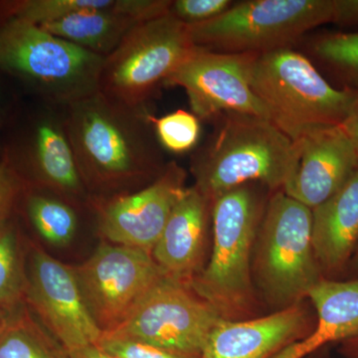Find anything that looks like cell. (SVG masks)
I'll list each match as a JSON object with an SVG mask.
<instances>
[{
	"instance_id": "cell-15",
	"label": "cell",
	"mask_w": 358,
	"mask_h": 358,
	"mask_svg": "<svg viewBox=\"0 0 358 358\" xmlns=\"http://www.w3.org/2000/svg\"><path fill=\"white\" fill-rule=\"evenodd\" d=\"M299 141L298 169L282 192L313 209L352 178L358 169L357 148L341 124L315 129Z\"/></svg>"
},
{
	"instance_id": "cell-33",
	"label": "cell",
	"mask_w": 358,
	"mask_h": 358,
	"mask_svg": "<svg viewBox=\"0 0 358 358\" xmlns=\"http://www.w3.org/2000/svg\"><path fill=\"white\" fill-rule=\"evenodd\" d=\"M343 352L348 358H358V338L345 341Z\"/></svg>"
},
{
	"instance_id": "cell-13",
	"label": "cell",
	"mask_w": 358,
	"mask_h": 358,
	"mask_svg": "<svg viewBox=\"0 0 358 358\" xmlns=\"http://www.w3.org/2000/svg\"><path fill=\"white\" fill-rule=\"evenodd\" d=\"M186 171L176 162L136 192L93 201L96 227L109 243L152 254L169 216L186 190Z\"/></svg>"
},
{
	"instance_id": "cell-21",
	"label": "cell",
	"mask_w": 358,
	"mask_h": 358,
	"mask_svg": "<svg viewBox=\"0 0 358 358\" xmlns=\"http://www.w3.org/2000/svg\"><path fill=\"white\" fill-rule=\"evenodd\" d=\"M80 202L51 190L36 187L26 193L25 212L28 220L44 241L65 246L76 236L80 225Z\"/></svg>"
},
{
	"instance_id": "cell-30",
	"label": "cell",
	"mask_w": 358,
	"mask_h": 358,
	"mask_svg": "<svg viewBox=\"0 0 358 358\" xmlns=\"http://www.w3.org/2000/svg\"><path fill=\"white\" fill-rule=\"evenodd\" d=\"M334 22L358 24V0H334Z\"/></svg>"
},
{
	"instance_id": "cell-8",
	"label": "cell",
	"mask_w": 358,
	"mask_h": 358,
	"mask_svg": "<svg viewBox=\"0 0 358 358\" xmlns=\"http://www.w3.org/2000/svg\"><path fill=\"white\" fill-rule=\"evenodd\" d=\"M195 47L188 26L169 13L140 23L105 58L100 92L115 102L145 109Z\"/></svg>"
},
{
	"instance_id": "cell-19",
	"label": "cell",
	"mask_w": 358,
	"mask_h": 358,
	"mask_svg": "<svg viewBox=\"0 0 358 358\" xmlns=\"http://www.w3.org/2000/svg\"><path fill=\"white\" fill-rule=\"evenodd\" d=\"M317 322L300 341L271 358H305L329 343L358 336V294L341 282L322 279L308 294Z\"/></svg>"
},
{
	"instance_id": "cell-20",
	"label": "cell",
	"mask_w": 358,
	"mask_h": 358,
	"mask_svg": "<svg viewBox=\"0 0 358 358\" xmlns=\"http://www.w3.org/2000/svg\"><path fill=\"white\" fill-rule=\"evenodd\" d=\"M115 4L68 16L50 24L39 26L51 34L67 40L85 50L106 58L122 43L140 21L120 13Z\"/></svg>"
},
{
	"instance_id": "cell-18",
	"label": "cell",
	"mask_w": 358,
	"mask_h": 358,
	"mask_svg": "<svg viewBox=\"0 0 358 358\" xmlns=\"http://www.w3.org/2000/svg\"><path fill=\"white\" fill-rule=\"evenodd\" d=\"M312 212L315 255L322 274H334L350 261L358 241V169L338 192Z\"/></svg>"
},
{
	"instance_id": "cell-34",
	"label": "cell",
	"mask_w": 358,
	"mask_h": 358,
	"mask_svg": "<svg viewBox=\"0 0 358 358\" xmlns=\"http://www.w3.org/2000/svg\"><path fill=\"white\" fill-rule=\"evenodd\" d=\"M15 310H6V308H0V334L3 331L4 327L8 324V320L10 319Z\"/></svg>"
},
{
	"instance_id": "cell-10",
	"label": "cell",
	"mask_w": 358,
	"mask_h": 358,
	"mask_svg": "<svg viewBox=\"0 0 358 358\" xmlns=\"http://www.w3.org/2000/svg\"><path fill=\"white\" fill-rule=\"evenodd\" d=\"M73 268L85 303L103 334L121 324L169 275L148 252L109 242Z\"/></svg>"
},
{
	"instance_id": "cell-2",
	"label": "cell",
	"mask_w": 358,
	"mask_h": 358,
	"mask_svg": "<svg viewBox=\"0 0 358 358\" xmlns=\"http://www.w3.org/2000/svg\"><path fill=\"white\" fill-rule=\"evenodd\" d=\"M223 115L216 133L193 159L195 187L209 202L252 182L284 190L298 169L300 141L263 117Z\"/></svg>"
},
{
	"instance_id": "cell-22",
	"label": "cell",
	"mask_w": 358,
	"mask_h": 358,
	"mask_svg": "<svg viewBox=\"0 0 358 358\" xmlns=\"http://www.w3.org/2000/svg\"><path fill=\"white\" fill-rule=\"evenodd\" d=\"M0 358H70L69 352L29 310H14L0 334Z\"/></svg>"
},
{
	"instance_id": "cell-29",
	"label": "cell",
	"mask_w": 358,
	"mask_h": 358,
	"mask_svg": "<svg viewBox=\"0 0 358 358\" xmlns=\"http://www.w3.org/2000/svg\"><path fill=\"white\" fill-rule=\"evenodd\" d=\"M24 188V180L10 162L2 157L0 159V229L7 224Z\"/></svg>"
},
{
	"instance_id": "cell-9",
	"label": "cell",
	"mask_w": 358,
	"mask_h": 358,
	"mask_svg": "<svg viewBox=\"0 0 358 358\" xmlns=\"http://www.w3.org/2000/svg\"><path fill=\"white\" fill-rule=\"evenodd\" d=\"M188 282L166 275L128 317L106 336L143 341L189 358H199L207 339L222 320Z\"/></svg>"
},
{
	"instance_id": "cell-23",
	"label": "cell",
	"mask_w": 358,
	"mask_h": 358,
	"mask_svg": "<svg viewBox=\"0 0 358 358\" xmlns=\"http://www.w3.org/2000/svg\"><path fill=\"white\" fill-rule=\"evenodd\" d=\"M115 0H20L2 2L3 16L24 20L37 26L50 24L68 16L93 9L109 8Z\"/></svg>"
},
{
	"instance_id": "cell-26",
	"label": "cell",
	"mask_w": 358,
	"mask_h": 358,
	"mask_svg": "<svg viewBox=\"0 0 358 358\" xmlns=\"http://www.w3.org/2000/svg\"><path fill=\"white\" fill-rule=\"evenodd\" d=\"M315 52L326 62L358 79V32L322 37L315 43Z\"/></svg>"
},
{
	"instance_id": "cell-16",
	"label": "cell",
	"mask_w": 358,
	"mask_h": 358,
	"mask_svg": "<svg viewBox=\"0 0 358 358\" xmlns=\"http://www.w3.org/2000/svg\"><path fill=\"white\" fill-rule=\"evenodd\" d=\"M303 303L266 317L222 320L214 327L199 358H271L312 331Z\"/></svg>"
},
{
	"instance_id": "cell-17",
	"label": "cell",
	"mask_w": 358,
	"mask_h": 358,
	"mask_svg": "<svg viewBox=\"0 0 358 358\" xmlns=\"http://www.w3.org/2000/svg\"><path fill=\"white\" fill-rule=\"evenodd\" d=\"M211 205L195 186L174 207L152 258L169 277L188 282L203 268Z\"/></svg>"
},
{
	"instance_id": "cell-25",
	"label": "cell",
	"mask_w": 358,
	"mask_h": 358,
	"mask_svg": "<svg viewBox=\"0 0 358 358\" xmlns=\"http://www.w3.org/2000/svg\"><path fill=\"white\" fill-rule=\"evenodd\" d=\"M160 147L174 154H183L195 147L199 140L200 122L193 113L178 110L162 117L150 115Z\"/></svg>"
},
{
	"instance_id": "cell-32",
	"label": "cell",
	"mask_w": 358,
	"mask_h": 358,
	"mask_svg": "<svg viewBox=\"0 0 358 358\" xmlns=\"http://www.w3.org/2000/svg\"><path fill=\"white\" fill-rule=\"evenodd\" d=\"M70 358H117L98 345H90L69 352Z\"/></svg>"
},
{
	"instance_id": "cell-1",
	"label": "cell",
	"mask_w": 358,
	"mask_h": 358,
	"mask_svg": "<svg viewBox=\"0 0 358 358\" xmlns=\"http://www.w3.org/2000/svg\"><path fill=\"white\" fill-rule=\"evenodd\" d=\"M66 128L92 201L140 190L166 166L148 108L136 109L101 92L64 108Z\"/></svg>"
},
{
	"instance_id": "cell-27",
	"label": "cell",
	"mask_w": 358,
	"mask_h": 358,
	"mask_svg": "<svg viewBox=\"0 0 358 358\" xmlns=\"http://www.w3.org/2000/svg\"><path fill=\"white\" fill-rule=\"evenodd\" d=\"M232 3L230 0H173L169 13L185 25H196L218 17Z\"/></svg>"
},
{
	"instance_id": "cell-28",
	"label": "cell",
	"mask_w": 358,
	"mask_h": 358,
	"mask_svg": "<svg viewBox=\"0 0 358 358\" xmlns=\"http://www.w3.org/2000/svg\"><path fill=\"white\" fill-rule=\"evenodd\" d=\"M117 358H189L167 352L143 341L102 334L96 343Z\"/></svg>"
},
{
	"instance_id": "cell-11",
	"label": "cell",
	"mask_w": 358,
	"mask_h": 358,
	"mask_svg": "<svg viewBox=\"0 0 358 358\" xmlns=\"http://www.w3.org/2000/svg\"><path fill=\"white\" fill-rule=\"evenodd\" d=\"M256 53H225L195 47L167 80L185 90L193 114L212 120L226 114L268 120V110L250 86Z\"/></svg>"
},
{
	"instance_id": "cell-37",
	"label": "cell",
	"mask_w": 358,
	"mask_h": 358,
	"mask_svg": "<svg viewBox=\"0 0 358 358\" xmlns=\"http://www.w3.org/2000/svg\"><path fill=\"white\" fill-rule=\"evenodd\" d=\"M2 6V1H0V6Z\"/></svg>"
},
{
	"instance_id": "cell-14",
	"label": "cell",
	"mask_w": 358,
	"mask_h": 358,
	"mask_svg": "<svg viewBox=\"0 0 358 358\" xmlns=\"http://www.w3.org/2000/svg\"><path fill=\"white\" fill-rule=\"evenodd\" d=\"M29 124L20 148L7 150L3 157L16 171L22 167L35 187L92 204L68 136L64 108L41 101Z\"/></svg>"
},
{
	"instance_id": "cell-7",
	"label": "cell",
	"mask_w": 358,
	"mask_h": 358,
	"mask_svg": "<svg viewBox=\"0 0 358 358\" xmlns=\"http://www.w3.org/2000/svg\"><path fill=\"white\" fill-rule=\"evenodd\" d=\"M334 0H248L218 17L188 26L193 44L225 53H264L334 21Z\"/></svg>"
},
{
	"instance_id": "cell-36",
	"label": "cell",
	"mask_w": 358,
	"mask_h": 358,
	"mask_svg": "<svg viewBox=\"0 0 358 358\" xmlns=\"http://www.w3.org/2000/svg\"><path fill=\"white\" fill-rule=\"evenodd\" d=\"M1 115H2V93L0 89V124H1Z\"/></svg>"
},
{
	"instance_id": "cell-24",
	"label": "cell",
	"mask_w": 358,
	"mask_h": 358,
	"mask_svg": "<svg viewBox=\"0 0 358 358\" xmlns=\"http://www.w3.org/2000/svg\"><path fill=\"white\" fill-rule=\"evenodd\" d=\"M25 288L17 232L13 225L6 224L0 229V308L15 310L24 300Z\"/></svg>"
},
{
	"instance_id": "cell-3",
	"label": "cell",
	"mask_w": 358,
	"mask_h": 358,
	"mask_svg": "<svg viewBox=\"0 0 358 358\" xmlns=\"http://www.w3.org/2000/svg\"><path fill=\"white\" fill-rule=\"evenodd\" d=\"M212 250L190 286L225 320H241L255 308L252 259L266 205L251 185L210 202Z\"/></svg>"
},
{
	"instance_id": "cell-5",
	"label": "cell",
	"mask_w": 358,
	"mask_h": 358,
	"mask_svg": "<svg viewBox=\"0 0 358 358\" xmlns=\"http://www.w3.org/2000/svg\"><path fill=\"white\" fill-rule=\"evenodd\" d=\"M105 58L14 16L0 20V70L67 107L100 92Z\"/></svg>"
},
{
	"instance_id": "cell-12",
	"label": "cell",
	"mask_w": 358,
	"mask_h": 358,
	"mask_svg": "<svg viewBox=\"0 0 358 358\" xmlns=\"http://www.w3.org/2000/svg\"><path fill=\"white\" fill-rule=\"evenodd\" d=\"M25 272L24 301L68 352L100 341L103 331L85 303L74 268L33 246Z\"/></svg>"
},
{
	"instance_id": "cell-4",
	"label": "cell",
	"mask_w": 358,
	"mask_h": 358,
	"mask_svg": "<svg viewBox=\"0 0 358 358\" xmlns=\"http://www.w3.org/2000/svg\"><path fill=\"white\" fill-rule=\"evenodd\" d=\"M250 86L268 119L292 141L343 124L357 92L334 89L303 54L288 48L256 53Z\"/></svg>"
},
{
	"instance_id": "cell-35",
	"label": "cell",
	"mask_w": 358,
	"mask_h": 358,
	"mask_svg": "<svg viewBox=\"0 0 358 358\" xmlns=\"http://www.w3.org/2000/svg\"><path fill=\"white\" fill-rule=\"evenodd\" d=\"M350 267H352L353 270L358 271V249L357 251L355 252V256L352 257Z\"/></svg>"
},
{
	"instance_id": "cell-6",
	"label": "cell",
	"mask_w": 358,
	"mask_h": 358,
	"mask_svg": "<svg viewBox=\"0 0 358 358\" xmlns=\"http://www.w3.org/2000/svg\"><path fill=\"white\" fill-rule=\"evenodd\" d=\"M312 226V209L282 190L266 205L254 246L252 275L274 312L303 303L324 279L313 251Z\"/></svg>"
},
{
	"instance_id": "cell-31",
	"label": "cell",
	"mask_w": 358,
	"mask_h": 358,
	"mask_svg": "<svg viewBox=\"0 0 358 358\" xmlns=\"http://www.w3.org/2000/svg\"><path fill=\"white\" fill-rule=\"evenodd\" d=\"M341 127L352 138L358 152V92H357V96H355L350 114H348L345 121L341 124Z\"/></svg>"
}]
</instances>
